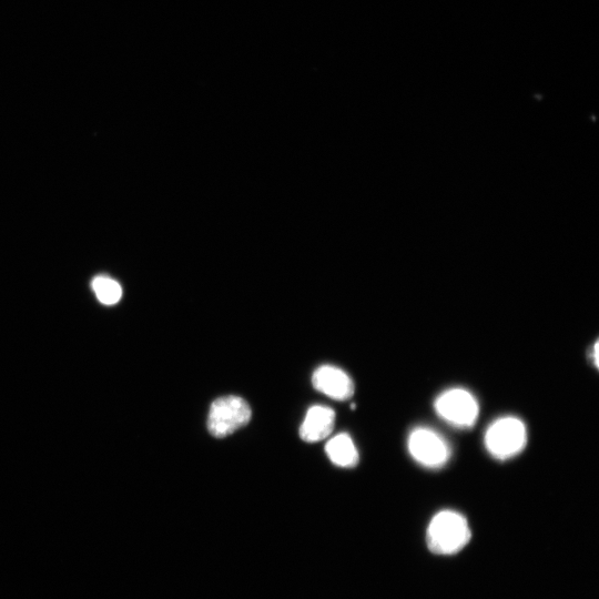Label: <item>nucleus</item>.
<instances>
[{
  "mask_svg": "<svg viewBox=\"0 0 599 599\" xmlns=\"http://www.w3.org/2000/svg\"><path fill=\"white\" fill-rule=\"evenodd\" d=\"M471 529L465 517L454 511L436 514L426 532V543L432 553L452 555L460 552L471 540Z\"/></svg>",
  "mask_w": 599,
  "mask_h": 599,
  "instance_id": "f257e3e1",
  "label": "nucleus"
},
{
  "mask_svg": "<svg viewBox=\"0 0 599 599\" xmlns=\"http://www.w3.org/2000/svg\"><path fill=\"white\" fill-rule=\"evenodd\" d=\"M526 444V426L513 416L496 420L485 433L486 450L499 461L515 458L523 452Z\"/></svg>",
  "mask_w": 599,
  "mask_h": 599,
  "instance_id": "f03ea898",
  "label": "nucleus"
},
{
  "mask_svg": "<svg viewBox=\"0 0 599 599\" xmlns=\"http://www.w3.org/2000/svg\"><path fill=\"white\" fill-rule=\"evenodd\" d=\"M250 405L235 395L217 399L212 403L208 418V430L215 438L222 439L246 426L251 420Z\"/></svg>",
  "mask_w": 599,
  "mask_h": 599,
  "instance_id": "7ed1b4c3",
  "label": "nucleus"
},
{
  "mask_svg": "<svg viewBox=\"0 0 599 599\" xmlns=\"http://www.w3.org/2000/svg\"><path fill=\"white\" fill-rule=\"evenodd\" d=\"M434 408L446 423L464 430L472 428L480 414V406L474 395L458 388L443 392L436 399Z\"/></svg>",
  "mask_w": 599,
  "mask_h": 599,
  "instance_id": "20e7f679",
  "label": "nucleus"
},
{
  "mask_svg": "<svg viewBox=\"0 0 599 599\" xmlns=\"http://www.w3.org/2000/svg\"><path fill=\"white\" fill-rule=\"evenodd\" d=\"M412 458L426 469H441L451 458V449L442 435L428 428L411 432L408 441Z\"/></svg>",
  "mask_w": 599,
  "mask_h": 599,
  "instance_id": "39448f33",
  "label": "nucleus"
},
{
  "mask_svg": "<svg viewBox=\"0 0 599 599\" xmlns=\"http://www.w3.org/2000/svg\"><path fill=\"white\" fill-rule=\"evenodd\" d=\"M312 384L314 389L337 401L349 400L354 394V383L349 375L332 365H323L316 370Z\"/></svg>",
  "mask_w": 599,
  "mask_h": 599,
  "instance_id": "423d86ee",
  "label": "nucleus"
},
{
  "mask_svg": "<svg viewBox=\"0 0 599 599\" xmlns=\"http://www.w3.org/2000/svg\"><path fill=\"white\" fill-rule=\"evenodd\" d=\"M334 424L335 412L332 409L323 405L312 406L301 425V439L307 443L327 439L333 432Z\"/></svg>",
  "mask_w": 599,
  "mask_h": 599,
  "instance_id": "0eeeda50",
  "label": "nucleus"
},
{
  "mask_svg": "<svg viewBox=\"0 0 599 599\" xmlns=\"http://www.w3.org/2000/svg\"><path fill=\"white\" fill-rule=\"evenodd\" d=\"M326 452L330 461L344 469H352L360 460L359 451L350 435L342 433L334 436L327 446Z\"/></svg>",
  "mask_w": 599,
  "mask_h": 599,
  "instance_id": "6e6552de",
  "label": "nucleus"
},
{
  "mask_svg": "<svg viewBox=\"0 0 599 599\" xmlns=\"http://www.w3.org/2000/svg\"><path fill=\"white\" fill-rule=\"evenodd\" d=\"M93 289L98 300L107 306H113L123 297V289L120 284L107 277H97L93 281Z\"/></svg>",
  "mask_w": 599,
  "mask_h": 599,
  "instance_id": "1a4fd4ad",
  "label": "nucleus"
},
{
  "mask_svg": "<svg viewBox=\"0 0 599 599\" xmlns=\"http://www.w3.org/2000/svg\"><path fill=\"white\" fill-rule=\"evenodd\" d=\"M594 360H595V365L596 367H598V342L595 343L594 345Z\"/></svg>",
  "mask_w": 599,
  "mask_h": 599,
  "instance_id": "9d476101",
  "label": "nucleus"
}]
</instances>
